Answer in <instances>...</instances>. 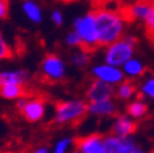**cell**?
Masks as SVG:
<instances>
[{"label": "cell", "instance_id": "24", "mask_svg": "<svg viewBox=\"0 0 154 153\" xmlns=\"http://www.w3.org/2000/svg\"><path fill=\"white\" fill-rule=\"evenodd\" d=\"M65 42H66V44H67L69 47H71V48H80V47L82 45L81 38H80L79 33H77L75 30H73L72 32H70V33L66 36Z\"/></svg>", "mask_w": 154, "mask_h": 153}, {"label": "cell", "instance_id": "29", "mask_svg": "<svg viewBox=\"0 0 154 153\" xmlns=\"http://www.w3.org/2000/svg\"><path fill=\"white\" fill-rule=\"evenodd\" d=\"M35 152H37V153H47V152H49V149L45 148V147H43V148H37Z\"/></svg>", "mask_w": 154, "mask_h": 153}, {"label": "cell", "instance_id": "19", "mask_svg": "<svg viewBox=\"0 0 154 153\" xmlns=\"http://www.w3.org/2000/svg\"><path fill=\"white\" fill-rule=\"evenodd\" d=\"M141 152H143V148L131 136L120 137L118 153H141Z\"/></svg>", "mask_w": 154, "mask_h": 153}, {"label": "cell", "instance_id": "28", "mask_svg": "<svg viewBox=\"0 0 154 153\" xmlns=\"http://www.w3.org/2000/svg\"><path fill=\"white\" fill-rule=\"evenodd\" d=\"M9 12V4L6 0H0V18H5Z\"/></svg>", "mask_w": 154, "mask_h": 153}, {"label": "cell", "instance_id": "26", "mask_svg": "<svg viewBox=\"0 0 154 153\" xmlns=\"http://www.w3.org/2000/svg\"><path fill=\"white\" fill-rule=\"evenodd\" d=\"M143 22L146 25V28H147L148 33L152 37H154V8H152V10L148 12V15L146 16Z\"/></svg>", "mask_w": 154, "mask_h": 153}, {"label": "cell", "instance_id": "11", "mask_svg": "<svg viewBox=\"0 0 154 153\" xmlns=\"http://www.w3.org/2000/svg\"><path fill=\"white\" fill-rule=\"evenodd\" d=\"M153 5L150 0H138L131 6L121 10L122 15L125 16L126 21H133V20H141L143 21L148 12L152 10Z\"/></svg>", "mask_w": 154, "mask_h": 153}, {"label": "cell", "instance_id": "12", "mask_svg": "<svg viewBox=\"0 0 154 153\" xmlns=\"http://www.w3.org/2000/svg\"><path fill=\"white\" fill-rule=\"evenodd\" d=\"M88 114L95 117H115L118 114V107L112 99H103L88 102Z\"/></svg>", "mask_w": 154, "mask_h": 153}, {"label": "cell", "instance_id": "21", "mask_svg": "<svg viewBox=\"0 0 154 153\" xmlns=\"http://www.w3.org/2000/svg\"><path fill=\"white\" fill-rule=\"evenodd\" d=\"M120 143V136H116L114 133H109V135L104 136V149L105 153H118Z\"/></svg>", "mask_w": 154, "mask_h": 153}, {"label": "cell", "instance_id": "5", "mask_svg": "<svg viewBox=\"0 0 154 153\" xmlns=\"http://www.w3.org/2000/svg\"><path fill=\"white\" fill-rule=\"evenodd\" d=\"M42 75L47 82L56 83L65 77V63L60 56L48 54L42 63Z\"/></svg>", "mask_w": 154, "mask_h": 153}, {"label": "cell", "instance_id": "27", "mask_svg": "<svg viewBox=\"0 0 154 153\" xmlns=\"http://www.w3.org/2000/svg\"><path fill=\"white\" fill-rule=\"evenodd\" d=\"M51 21H53L56 26L63 25V22H64L63 14H61L59 10H54V11H53V14H51Z\"/></svg>", "mask_w": 154, "mask_h": 153}, {"label": "cell", "instance_id": "22", "mask_svg": "<svg viewBox=\"0 0 154 153\" xmlns=\"http://www.w3.org/2000/svg\"><path fill=\"white\" fill-rule=\"evenodd\" d=\"M140 94L142 95V97L154 99V75L149 76V77L141 85Z\"/></svg>", "mask_w": 154, "mask_h": 153}, {"label": "cell", "instance_id": "9", "mask_svg": "<svg viewBox=\"0 0 154 153\" xmlns=\"http://www.w3.org/2000/svg\"><path fill=\"white\" fill-rule=\"evenodd\" d=\"M20 111L23 115V118L29 123H35L43 119L45 113V103L43 98L34 97L32 99L25 101V104L20 108Z\"/></svg>", "mask_w": 154, "mask_h": 153}, {"label": "cell", "instance_id": "20", "mask_svg": "<svg viewBox=\"0 0 154 153\" xmlns=\"http://www.w3.org/2000/svg\"><path fill=\"white\" fill-rule=\"evenodd\" d=\"M23 11L31 21L37 22V23L42 21V10L39 5H37L32 0H26L23 3Z\"/></svg>", "mask_w": 154, "mask_h": 153}, {"label": "cell", "instance_id": "16", "mask_svg": "<svg viewBox=\"0 0 154 153\" xmlns=\"http://www.w3.org/2000/svg\"><path fill=\"white\" fill-rule=\"evenodd\" d=\"M0 95L5 99H18L26 95V88L20 83H10L0 86Z\"/></svg>", "mask_w": 154, "mask_h": 153}, {"label": "cell", "instance_id": "23", "mask_svg": "<svg viewBox=\"0 0 154 153\" xmlns=\"http://www.w3.org/2000/svg\"><path fill=\"white\" fill-rule=\"evenodd\" d=\"M71 147H75V140L72 137H64L55 143L54 152L55 153H65V152L70 151Z\"/></svg>", "mask_w": 154, "mask_h": 153}, {"label": "cell", "instance_id": "4", "mask_svg": "<svg viewBox=\"0 0 154 153\" xmlns=\"http://www.w3.org/2000/svg\"><path fill=\"white\" fill-rule=\"evenodd\" d=\"M134 47L122 36L120 39L112 42L106 45L105 49V63L121 67L128 59H131L134 54Z\"/></svg>", "mask_w": 154, "mask_h": 153}, {"label": "cell", "instance_id": "1", "mask_svg": "<svg viewBox=\"0 0 154 153\" xmlns=\"http://www.w3.org/2000/svg\"><path fill=\"white\" fill-rule=\"evenodd\" d=\"M93 12L95 16V22H97L99 47H106L124 36L126 18L121 10L116 11L97 8Z\"/></svg>", "mask_w": 154, "mask_h": 153}, {"label": "cell", "instance_id": "31", "mask_svg": "<svg viewBox=\"0 0 154 153\" xmlns=\"http://www.w3.org/2000/svg\"><path fill=\"white\" fill-rule=\"evenodd\" d=\"M150 3H152V5H153V8H154V0H150Z\"/></svg>", "mask_w": 154, "mask_h": 153}, {"label": "cell", "instance_id": "30", "mask_svg": "<svg viewBox=\"0 0 154 153\" xmlns=\"http://www.w3.org/2000/svg\"><path fill=\"white\" fill-rule=\"evenodd\" d=\"M57 2H64V3H67V2H71V0H57Z\"/></svg>", "mask_w": 154, "mask_h": 153}, {"label": "cell", "instance_id": "25", "mask_svg": "<svg viewBox=\"0 0 154 153\" xmlns=\"http://www.w3.org/2000/svg\"><path fill=\"white\" fill-rule=\"evenodd\" d=\"M11 56H12V50L6 44L2 33H0V59H10Z\"/></svg>", "mask_w": 154, "mask_h": 153}, {"label": "cell", "instance_id": "14", "mask_svg": "<svg viewBox=\"0 0 154 153\" xmlns=\"http://www.w3.org/2000/svg\"><path fill=\"white\" fill-rule=\"evenodd\" d=\"M28 81V72L25 70L11 71V72H2L0 73V86L10 85V83H20L25 85Z\"/></svg>", "mask_w": 154, "mask_h": 153}, {"label": "cell", "instance_id": "13", "mask_svg": "<svg viewBox=\"0 0 154 153\" xmlns=\"http://www.w3.org/2000/svg\"><path fill=\"white\" fill-rule=\"evenodd\" d=\"M121 69H122L125 76L128 77L130 80L141 77V76H143L146 72V66L142 64V61H140L136 58H133V56L121 66Z\"/></svg>", "mask_w": 154, "mask_h": 153}, {"label": "cell", "instance_id": "15", "mask_svg": "<svg viewBox=\"0 0 154 153\" xmlns=\"http://www.w3.org/2000/svg\"><path fill=\"white\" fill-rule=\"evenodd\" d=\"M126 111L132 119L140 120L147 115L148 105L142 98H137V99H133L131 103H128V105L126 107Z\"/></svg>", "mask_w": 154, "mask_h": 153}, {"label": "cell", "instance_id": "3", "mask_svg": "<svg viewBox=\"0 0 154 153\" xmlns=\"http://www.w3.org/2000/svg\"><path fill=\"white\" fill-rule=\"evenodd\" d=\"M73 30L79 33L81 38L82 48L93 52L95 48L99 47L97 22H95V16L93 11L81 17H77L73 21Z\"/></svg>", "mask_w": 154, "mask_h": 153}, {"label": "cell", "instance_id": "6", "mask_svg": "<svg viewBox=\"0 0 154 153\" xmlns=\"http://www.w3.org/2000/svg\"><path fill=\"white\" fill-rule=\"evenodd\" d=\"M92 76L94 79L104 81L112 86H118L125 80V73L121 67L110 65L108 63L99 64L92 69Z\"/></svg>", "mask_w": 154, "mask_h": 153}, {"label": "cell", "instance_id": "10", "mask_svg": "<svg viewBox=\"0 0 154 153\" xmlns=\"http://www.w3.org/2000/svg\"><path fill=\"white\" fill-rule=\"evenodd\" d=\"M137 130V123L128 114H119L115 115L114 123L111 125V133L120 137L132 136Z\"/></svg>", "mask_w": 154, "mask_h": 153}, {"label": "cell", "instance_id": "18", "mask_svg": "<svg viewBox=\"0 0 154 153\" xmlns=\"http://www.w3.org/2000/svg\"><path fill=\"white\" fill-rule=\"evenodd\" d=\"M91 53L92 52H89V50L80 47L79 50H76V52H73L71 54L70 61L76 67H80V69L86 67L89 64V61H91Z\"/></svg>", "mask_w": 154, "mask_h": 153}, {"label": "cell", "instance_id": "8", "mask_svg": "<svg viewBox=\"0 0 154 153\" xmlns=\"http://www.w3.org/2000/svg\"><path fill=\"white\" fill-rule=\"evenodd\" d=\"M75 151L81 153H105L104 136L99 133L80 137L75 140Z\"/></svg>", "mask_w": 154, "mask_h": 153}, {"label": "cell", "instance_id": "2", "mask_svg": "<svg viewBox=\"0 0 154 153\" xmlns=\"http://www.w3.org/2000/svg\"><path fill=\"white\" fill-rule=\"evenodd\" d=\"M88 114V103L82 99L59 102L55 108V123L57 125H77Z\"/></svg>", "mask_w": 154, "mask_h": 153}, {"label": "cell", "instance_id": "7", "mask_svg": "<svg viewBox=\"0 0 154 153\" xmlns=\"http://www.w3.org/2000/svg\"><path fill=\"white\" fill-rule=\"evenodd\" d=\"M114 95H115V86L97 79H94L86 89V98L88 102L111 99Z\"/></svg>", "mask_w": 154, "mask_h": 153}, {"label": "cell", "instance_id": "17", "mask_svg": "<svg viewBox=\"0 0 154 153\" xmlns=\"http://www.w3.org/2000/svg\"><path fill=\"white\" fill-rule=\"evenodd\" d=\"M137 93V87L131 80H124L115 89V95L120 101H128Z\"/></svg>", "mask_w": 154, "mask_h": 153}]
</instances>
